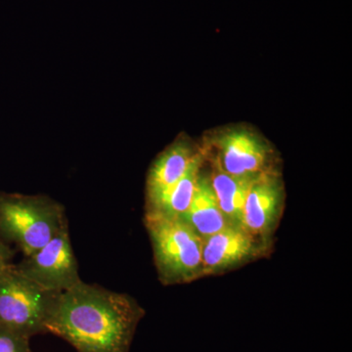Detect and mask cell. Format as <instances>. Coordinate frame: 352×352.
Returning a JSON list of instances; mask_svg holds the SVG:
<instances>
[{
    "label": "cell",
    "instance_id": "cell-5",
    "mask_svg": "<svg viewBox=\"0 0 352 352\" xmlns=\"http://www.w3.org/2000/svg\"><path fill=\"white\" fill-rule=\"evenodd\" d=\"M15 267L48 291L63 293L82 281L68 226L31 256H25Z\"/></svg>",
    "mask_w": 352,
    "mask_h": 352
},
{
    "label": "cell",
    "instance_id": "cell-12",
    "mask_svg": "<svg viewBox=\"0 0 352 352\" xmlns=\"http://www.w3.org/2000/svg\"><path fill=\"white\" fill-rule=\"evenodd\" d=\"M205 162V153H201L191 164L182 176L154 207L146 210V212H155L168 217H182L186 212L193 199L201 166Z\"/></svg>",
    "mask_w": 352,
    "mask_h": 352
},
{
    "label": "cell",
    "instance_id": "cell-7",
    "mask_svg": "<svg viewBox=\"0 0 352 352\" xmlns=\"http://www.w3.org/2000/svg\"><path fill=\"white\" fill-rule=\"evenodd\" d=\"M203 241L201 277L226 272L270 251V244L254 237L242 227L226 226Z\"/></svg>",
    "mask_w": 352,
    "mask_h": 352
},
{
    "label": "cell",
    "instance_id": "cell-8",
    "mask_svg": "<svg viewBox=\"0 0 352 352\" xmlns=\"http://www.w3.org/2000/svg\"><path fill=\"white\" fill-rule=\"evenodd\" d=\"M215 155L212 159L229 175L256 176L274 170L272 153L256 134L242 129L224 132L215 140Z\"/></svg>",
    "mask_w": 352,
    "mask_h": 352
},
{
    "label": "cell",
    "instance_id": "cell-2",
    "mask_svg": "<svg viewBox=\"0 0 352 352\" xmlns=\"http://www.w3.org/2000/svg\"><path fill=\"white\" fill-rule=\"evenodd\" d=\"M67 226L65 208L50 197L0 193V237L14 243L25 256Z\"/></svg>",
    "mask_w": 352,
    "mask_h": 352
},
{
    "label": "cell",
    "instance_id": "cell-4",
    "mask_svg": "<svg viewBox=\"0 0 352 352\" xmlns=\"http://www.w3.org/2000/svg\"><path fill=\"white\" fill-rule=\"evenodd\" d=\"M60 295L34 283L12 264L0 275V323L29 338L47 333Z\"/></svg>",
    "mask_w": 352,
    "mask_h": 352
},
{
    "label": "cell",
    "instance_id": "cell-11",
    "mask_svg": "<svg viewBox=\"0 0 352 352\" xmlns=\"http://www.w3.org/2000/svg\"><path fill=\"white\" fill-rule=\"evenodd\" d=\"M179 219L184 220L203 239L229 226L220 210L208 175L200 173L191 204Z\"/></svg>",
    "mask_w": 352,
    "mask_h": 352
},
{
    "label": "cell",
    "instance_id": "cell-9",
    "mask_svg": "<svg viewBox=\"0 0 352 352\" xmlns=\"http://www.w3.org/2000/svg\"><path fill=\"white\" fill-rule=\"evenodd\" d=\"M200 154L186 140L178 139L157 156L148 173L146 210L154 207L182 179Z\"/></svg>",
    "mask_w": 352,
    "mask_h": 352
},
{
    "label": "cell",
    "instance_id": "cell-10",
    "mask_svg": "<svg viewBox=\"0 0 352 352\" xmlns=\"http://www.w3.org/2000/svg\"><path fill=\"white\" fill-rule=\"evenodd\" d=\"M208 175L222 214L229 226L242 227L243 212L248 192L256 176H235L222 170L214 159Z\"/></svg>",
    "mask_w": 352,
    "mask_h": 352
},
{
    "label": "cell",
    "instance_id": "cell-1",
    "mask_svg": "<svg viewBox=\"0 0 352 352\" xmlns=\"http://www.w3.org/2000/svg\"><path fill=\"white\" fill-rule=\"evenodd\" d=\"M144 314L131 296L80 281L60 295L47 333L78 352H129Z\"/></svg>",
    "mask_w": 352,
    "mask_h": 352
},
{
    "label": "cell",
    "instance_id": "cell-6",
    "mask_svg": "<svg viewBox=\"0 0 352 352\" xmlns=\"http://www.w3.org/2000/svg\"><path fill=\"white\" fill-rule=\"evenodd\" d=\"M284 200L283 183L277 170L256 175L245 199L242 228L271 245V237L283 212Z\"/></svg>",
    "mask_w": 352,
    "mask_h": 352
},
{
    "label": "cell",
    "instance_id": "cell-13",
    "mask_svg": "<svg viewBox=\"0 0 352 352\" xmlns=\"http://www.w3.org/2000/svg\"><path fill=\"white\" fill-rule=\"evenodd\" d=\"M0 352H32L30 338L0 323Z\"/></svg>",
    "mask_w": 352,
    "mask_h": 352
},
{
    "label": "cell",
    "instance_id": "cell-3",
    "mask_svg": "<svg viewBox=\"0 0 352 352\" xmlns=\"http://www.w3.org/2000/svg\"><path fill=\"white\" fill-rule=\"evenodd\" d=\"M157 276L164 285L190 283L201 278L203 238L179 217L146 212Z\"/></svg>",
    "mask_w": 352,
    "mask_h": 352
},
{
    "label": "cell",
    "instance_id": "cell-14",
    "mask_svg": "<svg viewBox=\"0 0 352 352\" xmlns=\"http://www.w3.org/2000/svg\"><path fill=\"white\" fill-rule=\"evenodd\" d=\"M13 256V250L0 237V275L12 265Z\"/></svg>",
    "mask_w": 352,
    "mask_h": 352
}]
</instances>
